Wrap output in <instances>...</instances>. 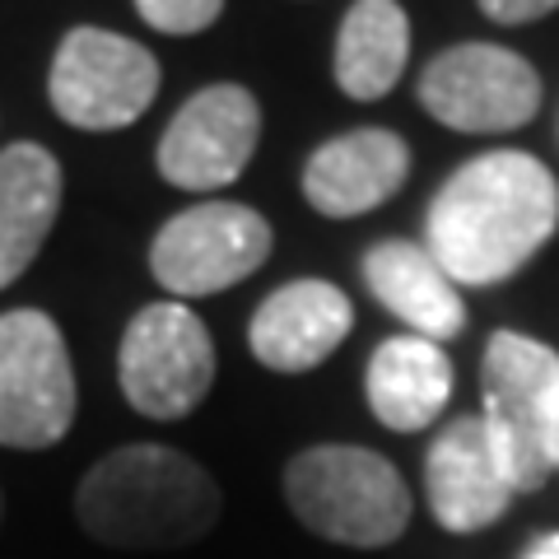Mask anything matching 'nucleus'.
Returning a JSON list of instances; mask_svg holds the SVG:
<instances>
[{
	"label": "nucleus",
	"mask_w": 559,
	"mask_h": 559,
	"mask_svg": "<svg viewBox=\"0 0 559 559\" xmlns=\"http://www.w3.org/2000/svg\"><path fill=\"white\" fill-rule=\"evenodd\" d=\"M559 229L555 173L522 150L466 159L439 187L425 215V248L452 285H503Z\"/></svg>",
	"instance_id": "nucleus-1"
},
{
	"label": "nucleus",
	"mask_w": 559,
	"mask_h": 559,
	"mask_svg": "<svg viewBox=\"0 0 559 559\" xmlns=\"http://www.w3.org/2000/svg\"><path fill=\"white\" fill-rule=\"evenodd\" d=\"M75 518L108 550H178L219 527L224 495L187 452L127 443L84 471Z\"/></svg>",
	"instance_id": "nucleus-2"
},
{
	"label": "nucleus",
	"mask_w": 559,
	"mask_h": 559,
	"mask_svg": "<svg viewBox=\"0 0 559 559\" xmlns=\"http://www.w3.org/2000/svg\"><path fill=\"white\" fill-rule=\"evenodd\" d=\"M285 503L312 536L382 550L411 527V485L373 448L318 443L285 466Z\"/></svg>",
	"instance_id": "nucleus-3"
},
{
	"label": "nucleus",
	"mask_w": 559,
	"mask_h": 559,
	"mask_svg": "<svg viewBox=\"0 0 559 559\" xmlns=\"http://www.w3.org/2000/svg\"><path fill=\"white\" fill-rule=\"evenodd\" d=\"M489 448L513 495H536L555 476L559 439V349L522 331H495L480 359Z\"/></svg>",
	"instance_id": "nucleus-4"
},
{
	"label": "nucleus",
	"mask_w": 559,
	"mask_h": 559,
	"mask_svg": "<svg viewBox=\"0 0 559 559\" xmlns=\"http://www.w3.org/2000/svg\"><path fill=\"white\" fill-rule=\"evenodd\" d=\"M75 364L43 308L0 312V448L43 452L75 425Z\"/></svg>",
	"instance_id": "nucleus-5"
},
{
	"label": "nucleus",
	"mask_w": 559,
	"mask_h": 559,
	"mask_svg": "<svg viewBox=\"0 0 559 559\" xmlns=\"http://www.w3.org/2000/svg\"><path fill=\"white\" fill-rule=\"evenodd\" d=\"M159 61L127 33L70 28L51 57L47 98L57 117L75 131H121L150 112L159 94Z\"/></svg>",
	"instance_id": "nucleus-6"
},
{
	"label": "nucleus",
	"mask_w": 559,
	"mask_h": 559,
	"mask_svg": "<svg viewBox=\"0 0 559 559\" xmlns=\"http://www.w3.org/2000/svg\"><path fill=\"white\" fill-rule=\"evenodd\" d=\"M117 378L131 411L150 419H187L215 388V341L187 304H150L127 322Z\"/></svg>",
	"instance_id": "nucleus-7"
},
{
	"label": "nucleus",
	"mask_w": 559,
	"mask_h": 559,
	"mask_svg": "<svg viewBox=\"0 0 559 559\" xmlns=\"http://www.w3.org/2000/svg\"><path fill=\"white\" fill-rule=\"evenodd\" d=\"M271 224L242 201H205L173 215L150 242V271L178 304L234 289L271 257Z\"/></svg>",
	"instance_id": "nucleus-8"
},
{
	"label": "nucleus",
	"mask_w": 559,
	"mask_h": 559,
	"mask_svg": "<svg viewBox=\"0 0 559 559\" xmlns=\"http://www.w3.org/2000/svg\"><path fill=\"white\" fill-rule=\"evenodd\" d=\"M419 103L433 121L462 135L518 131L540 112V75L513 47L457 43L419 75Z\"/></svg>",
	"instance_id": "nucleus-9"
},
{
	"label": "nucleus",
	"mask_w": 559,
	"mask_h": 559,
	"mask_svg": "<svg viewBox=\"0 0 559 559\" xmlns=\"http://www.w3.org/2000/svg\"><path fill=\"white\" fill-rule=\"evenodd\" d=\"M261 108L257 94L242 84H205L173 112L159 135V178L178 191H224L242 178L257 154Z\"/></svg>",
	"instance_id": "nucleus-10"
},
{
	"label": "nucleus",
	"mask_w": 559,
	"mask_h": 559,
	"mask_svg": "<svg viewBox=\"0 0 559 559\" xmlns=\"http://www.w3.org/2000/svg\"><path fill=\"white\" fill-rule=\"evenodd\" d=\"M425 499H429L433 522L452 536L485 532L509 513V503L518 495H513V485L503 480L480 415H457L448 429H439V439L429 443Z\"/></svg>",
	"instance_id": "nucleus-11"
},
{
	"label": "nucleus",
	"mask_w": 559,
	"mask_h": 559,
	"mask_svg": "<svg viewBox=\"0 0 559 559\" xmlns=\"http://www.w3.org/2000/svg\"><path fill=\"white\" fill-rule=\"evenodd\" d=\"M411 178V145L388 127H355L312 150L304 197L326 219H355L388 205Z\"/></svg>",
	"instance_id": "nucleus-12"
},
{
	"label": "nucleus",
	"mask_w": 559,
	"mask_h": 559,
	"mask_svg": "<svg viewBox=\"0 0 559 559\" xmlns=\"http://www.w3.org/2000/svg\"><path fill=\"white\" fill-rule=\"evenodd\" d=\"M355 326V304L331 280H289L248 322V349L271 373H308L341 349Z\"/></svg>",
	"instance_id": "nucleus-13"
},
{
	"label": "nucleus",
	"mask_w": 559,
	"mask_h": 559,
	"mask_svg": "<svg viewBox=\"0 0 559 559\" xmlns=\"http://www.w3.org/2000/svg\"><path fill=\"white\" fill-rule=\"evenodd\" d=\"M359 271H364L369 294L392 312V318L406 322L411 336H425L433 345L462 336V326H466L462 289L452 285L448 271L429 257L425 242L388 238V242H378V248L364 252Z\"/></svg>",
	"instance_id": "nucleus-14"
},
{
	"label": "nucleus",
	"mask_w": 559,
	"mask_h": 559,
	"mask_svg": "<svg viewBox=\"0 0 559 559\" xmlns=\"http://www.w3.org/2000/svg\"><path fill=\"white\" fill-rule=\"evenodd\" d=\"M452 359L443 345L425 336H388L364 369V396L382 429L392 433H419L448 411L452 401Z\"/></svg>",
	"instance_id": "nucleus-15"
},
{
	"label": "nucleus",
	"mask_w": 559,
	"mask_h": 559,
	"mask_svg": "<svg viewBox=\"0 0 559 559\" xmlns=\"http://www.w3.org/2000/svg\"><path fill=\"white\" fill-rule=\"evenodd\" d=\"M61 210V164L57 154L14 140L0 150V289H10L33 261L57 224Z\"/></svg>",
	"instance_id": "nucleus-16"
},
{
	"label": "nucleus",
	"mask_w": 559,
	"mask_h": 559,
	"mask_svg": "<svg viewBox=\"0 0 559 559\" xmlns=\"http://www.w3.org/2000/svg\"><path fill=\"white\" fill-rule=\"evenodd\" d=\"M411 61V20L396 0H355L336 33V57H331V75H336L341 94L373 103L396 90Z\"/></svg>",
	"instance_id": "nucleus-17"
},
{
	"label": "nucleus",
	"mask_w": 559,
	"mask_h": 559,
	"mask_svg": "<svg viewBox=\"0 0 559 559\" xmlns=\"http://www.w3.org/2000/svg\"><path fill=\"white\" fill-rule=\"evenodd\" d=\"M135 10L150 28L168 33V38H191L219 20L224 0H135Z\"/></svg>",
	"instance_id": "nucleus-18"
},
{
	"label": "nucleus",
	"mask_w": 559,
	"mask_h": 559,
	"mask_svg": "<svg viewBox=\"0 0 559 559\" xmlns=\"http://www.w3.org/2000/svg\"><path fill=\"white\" fill-rule=\"evenodd\" d=\"M476 5L485 10V20H495V24H536L559 10V0H476Z\"/></svg>",
	"instance_id": "nucleus-19"
},
{
	"label": "nucleus",
	"mask_w": 559,
	"mask_h": 559,
	"mask_svg": "<svg viewBox=\"0 0 559 559\" xmlns=\"http://www.w3.org/2000/svg\"><path fill=\"white\" fill-rule=\"evenodd\" d=\"M522 559H559V532L536 536V540H532V550L522 555Z\"/></svg>",
	"instance_id": "nucleus-20"
},
{
	"label": "nucleus",
	"mask_w": 559,
	"mask_h": 559,
	"mask_svg": "<svg viewBox=\"0 0 559 559\" xmlns=\"http://www.w3.org/2000/svg\"><path fill=\"white\" fill-rule=\"evenodd\" d=\"M555 471H559V439H555Z\"/></svg>",
	"instance_id": "nucleus-21"
},
{
	"label": "nucleus",
	"mask_w": 559,
	"mask_h": 559,
	"mask_svg": "<svg viewBox=\"0 0 559 559\" xmlns=\"http://www.w3.org/2000/svg\"><path fill=\"white\" fill-rule=\"evenodd\" d=\"M0 518H5V509H0Z\"/></svg>",
	"instance_id": "nucleus-22"
}]
</instances>
